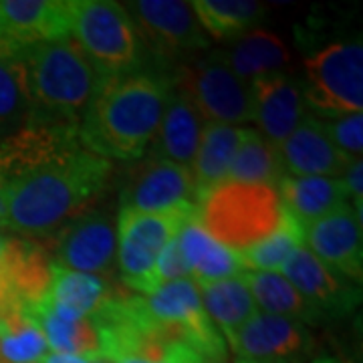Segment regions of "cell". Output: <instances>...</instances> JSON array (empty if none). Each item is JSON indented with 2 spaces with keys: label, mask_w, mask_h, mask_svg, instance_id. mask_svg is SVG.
Instances as JSON below:
<instances>
[{
  "label": "cell",
  "mask_w": 363,
  "mask_h": 363,
  "mask_svg": "<svg viewBox=\"0 0 363 363\" xmlns=\"http://www.w3.org/2000/svg\"><path fill=\"white\" fill-rule=\"evenodd\" d=\"M111 162L85 145L49 160L9 182L6 228L30 238L55 236L104 194Z\"/></svg>",
  "instance_id": "cell-1"
},
{
  "label": "cell",
  "mask_w": 363,
  "mask_h": 363,
  "mask_svg": "<svg viewBox=\"0 0 363 363\" xmlns=\"http://www.w3.org/2000/svg\"><path fill=\"white\" fill-rule=\"evenodd\" d=\"M172 77L166 73L109 75L79 123V140L105 160H142L166 111Z\"/></svg>",
  "instance_id": "cell-2"
},
{
  "label": "cell",
  "mask_w": 363,
  "mask_h": 363,
  "mask_svg": "<svg viewBox=\"0 0 363 363\" xmlns=\"http://www.w3.org/2000/svg\"><path fill=\"white\" fill-rule=\"evenodd\" d=\"M30 93V119L77 128L105 75L71 37L45 40L21 52Z\"/></svg>",
  "instance_id": "cell-3"
},
{
  "label": "cell",
  "mask_w": 363,
  "mask_h": 363,
  "mask_svg": "<svg viewBox=\"0 0 363 363\" xmlns=\"http://www.w3.org/2000/svg\"><path fill=\"white\" fill-rule=\"evenodd\" d=\"M194 220L216 242L242 255L281 228L285 208L272 186L226 180L198 202Z\"/></svg>",
  "instance_id": "cell-4"
},
{
  "label": "cell",
  "mask_w": 363,
  "mask_h": 363,
  "mask_svg": "<svg viewBox=\"0 0 363 363\" xmlns=\"http://www.w3.org/2000/svg\"><path fill=\"white\" fill-rule=\"evenodd\" d=\"M71 39L105 75L140 71L142 47L119 2L71 0Z\"/></svg>",
  "instance_id": "cell-5"
},
{
  "label": "cell",
  "mask_w": 363,
  "mask_h": 363,
  "mask_svg": "<svg viewBox=\"0 0 363 363\" xmlns=\"http://www.w3.org/2000/svg\"><path fill=\"white\" fill-rule=\"evenodd\" d=\"M192 216L194 208H172L162 212L121 208L116 224L121 285L145 297L160 252L178 238Z\"/></svg>",
  "instance_id": "cell-6"
},
{
  "label": "cell",
  "mask_w": 363,
  "mask_h": 363,
  "mask_svg": "<svg viewBox=\"0 0 363 363\" xmlns=\"http://www.w3.org/2000/svg\"><path fill=\"white\" fill-rule=\"evenodd\" d=\"M303 101L321 117L363 111L362 40L333 43L305 59Z\"/></svg>",
  "instance_id": "cell-7"
},
{
  "label": "cell",
  "mask_w": 363,
  "mask_h": 363,
  "mask_svg": "<svg viewBox=\"0 0 363 363\" xmlns=\"http://www.w3.org/2000/svg\"><path fill=\"white\" fill-rule=\"evenodd\" d=\"M172 85L192 104L204 123L238 128V123L252 119L250 83L236 77L220 57L182 67L172 77Z\"/></svg>",
  "instance_id": "cell-8"
},
{
  "label": "cell",
  "mask_w": 363,
  "mask_h": 363,
  "mask_svg": "<svg viewBox=\"0 0 363 363\" xmlns=\"http://www.w3.org/2000/svg\"><path fill=\"white\" fill-rule=\"evenodd\" d=\"M140 47L157 61L168 63L190 52L202 51L210 39L196 18L192 2L182 0H138L125 2Z\"/></svg>",
  "instance_id": "cell-9"
},
{
  "label": "cell",
  "mask_w": 363,
  "mask_h": 363,
  "mask_svg": "<svg viewBox=\"0 0 363 363\" xmlns=\"http://www.w3.org/2000/svg\"><path fill=\"white\" fill-rule=\"evenodd\" d=\"M143 305L154 321L178 333L206 359H228V345L210 321L200 286L192 279L160 286L156 293L143 297Z\"/></svg>",
  "instance_id": "cell-10"
},
{
  "label": "cell",
  "mask_w": 363,
  "mask_h": 363,
  "mask_svg": "<svg viewBox=\"0 0 363 363\" xmlns=\"http://www.w3.org/2000/svg\"><path fill=\"white\" fill-rule=\"evenodd\" d=\"M55 264L69 271L113 279L117 226L107 210H87L52 236Z\"/></svg>",
  "instance_id": "cell-11"
},
{
  "label": "cell",
  "mask_w": 363,
  "mask_h": 363,
  "mask_svg": "<svg viewBox=\"0 0 363 363\" xmlns=\"http://www.w3.org/2000/svg\"><path fill=\"white\" fill-rule=\"evenodd\" d=\"M200 202L192 172L168 160L145 157L128 172L119 206L138 212L196 208Z\"/></svg>",
  "instance_id": "cell-12"
},
{
  "label": "cell",
  "mask_w": 363,
  "mask_h": 363,
  "mask_svg": "<svg viewBox=\"0 0 363 363\" xmlns=\"http://www.w3.org/2000/svg\"><path fill=\"white\" fill-rule=\"evenodd\" d=\"M362 234V216L351 204L303 228L305 248L313 257L355 285H359L363 277Z\"/></svg>",
  "instance_id": "cell-13"
},
{
  "label": "cell",
  "mask_w": 363,
  "mask_h": 363,
  "mask_svg": "<svg viewBox=\"0 0 363 363\" xmlns=\"http://www.w3.org/2000/svg\"><path fill=\"white\" fill-rule=\"evenodd\" d=\"M228 351L242 359L301 363L311 355L313 335L295 319L259 311L236 333Z\"/></svg>",
  "instance_id": "cell-14"
},
{
  "label": "cell",
  "mask_w": 363,
  "mask_h": 363,
  "mask_svg": "<svg viewBox=\"0 0 363 363\" xmlns=\"http://www.w3.org/2000/svg\"><path fill=\"white\" fill-rule=\"evenodd\" d=\"M279 272L311 303L323 317V323L350 315L362 301L359 285L327 269L305 247L298 248Z\"/></svg>",
  "instance_id": "cell-15"
},
{
  "label": "cell",
  "mask_w": 363,
  "mask_h": 363,
  "mask_svg": "<svg viewBox=\"0 0 363 363\" xmlns=\"http://www.w3.org/2000/svg\"><path fill=\"white\" fill-rule=\"evenodd\" d=\"M0 33L16 52L71 37V0H2Z\"/></svg>",
  "instance_id": "cell-16"
},
{
  "label": "cell",
  "mask_w": 363,
  "mask_h": 363,
  "mask_svg": "<svg viewBox=\"0 0 363 363\" xmlns=\"http://www.w3.org/2000/svg\"><path fill=\"white\" fill-rule=\"evenodd\" d=\"M252 119L259 133L279 147L305 119V101L297 81L285 73H271L250 81Z\"/></svg>",
  "instance_id": "cell-17"
},
{
  "label": "cell",
  "mask_w": 363,
  "mask_h": 363,
  "mask_svg": "<svg viewBox=\"0 0 363 363\" xmlns=\"http://www.w3.org/2000/svg\"><path fill=\"white\" fill-rule=\"evenodd\" d=\"M283 176L343 178L351 157L341 154L321 128L319 119L305 117L297 130L277 147Z\"/></svg>",
  "instance_id": "cell-18"
},
{
  "label": "cell",
  "mask_w": 363,
  "mask_h": 363,
  "mask_svg": "<svg viewBox=\"0 0 363 363\" xmlns=\"http://www.w3.org/2000/svg\"><path fill=\"white\" fill-rule=\"evenodd\" d=\"M204 125V119L198 116L192 104L172 85L168 105L156 135L150 143L147 157L168 160L190 169L202 140Z\"/></svg>",
  "instance_id": "cell-19"
},
{
  "label": "cell",
  "mask_w": 363,
  "mask_h": 363,
  "mask_svg": "<svg viewBox=\"0 0 363 363\" xmlns=\"http://www.w3.org/2000/svg\"><path fill=\"white\" fill-rule=\"evenodd\" d=\"M277 192L285 212L301 228L351 204L341 178L325 176H283Z\"/></svg>",
  "instance_id": "cell-20"
},
{
  "label": "cell",
  "mask_w": 363,
  "mask_h": 363,
  "mask_svg": "<svg viewBox=\"0 0 363 363\" xmlns=\"http://www.w3.org/2000/svg\"><path fill=\"white\" fill-rule=\"evenodd\" d=\"M178 245L190 269V277L200 289L247 272L240 257L230 248L216 242L194 220V216L178 234Z\"/></svg>",
  "instance_id": "cell-21"
},
{
  "label": "cell",
  "mask_w": 363,
  "mask_h": 363,
  "mask_svg": "<svg viewBox=\"0 0 363 363\" xmlns=\"http://www.w3.org/2000/svg\"><path fill=\"white\" fill-rule=\"evenodd\" d=\"M117 283L109 277L85 274L57 267L52 262L51 285L45 303L55 311L71 317H91L113 295Z\"/></svg>",
  "instance_id": "cell-22"
},
{
  "label": "cell",
  "mask_w": 363,
  "mask_h": 363,
  "mask_svg": "<svg viewBox=\"0 0 363 363\" xmlns=\"http://www.w3.org/2000/svg\"><path fill=\"white\" fill-rule=\"evenodd\" d=\"M245 128L222 125V123H206L202 131V140L196 152L192 164L196 192L202 200L204 196L228 180V172L233 166L236 147L242 140Z\"/></svg>",
  "instance_id": "cell-23"
},
{
  "label": "cell",
  "mask_w": 363,
  "mask_h": 363,
  "mask_svg": "<svg viewBox=\"0 0 363 363\" xmlns=\"http://www.w3.org/2000/svg\"><path fill=\"white\" fill-rule=\"evenodd\" d=\"M45 335L52 353L99 359V337L89 317H71L55 311L45 301L28 315Z\"/></svg>",
  "instance_id": "cell-24"
},
{
  "label": "cell",
  "mask_w": 363,
  "mask_h": 363,
  "mask_svg": "<svg viewBox=\"0 0 363 363\" xmlns=\"http://www.w3.org/2000/svg\"><path fill=\"white\" fill-rule=\"evenodd\" d=\"M200 295L210 321L220 331L226 345H230L236 333L259 313L242 274L202 286Z\"/></svg>",
  "instance_id": "cell-25"
},
{
  "label": "cell",
  "mask_w": 363,
  "mask_h": 363,
  "mask_svg": "<svg viewBox=\"0 0 363 363\" xmlns=\"http://www.w3.org/2000/svg\"><path fill=\"white\" fill-rule=\"evenodd\" d=\"M250 295L262 313L295 319L303 325H321L323 317L281 272L247 271L242 274Z\"/></svg>",
  "instance_id": "cell-26"
},
{
  "label": "cell",
  "mask_w": 363,
  "mask_h": 363,
  "mask_svg": "<svg viewBox=\"0 0 363 363\" xmlns=\"http://www.w3.org/2000/svg\"><path fill=\"white\" fill-rule=\"evenodd\" d=\"M224 61L236 77L250 83L252 79L262 75L283 73V69L291 61V55L281 37L264 28H252L240 39H236V45Z\"/></svg>",
  "instance_id": "cell-27"
},
{
  "label": "cell",
  "mask_w": 363,
  "mask_h": 363,
  "mask_svg": "<svg viewBox=\"0 0 363 363\" xmlns=\"http://www.w3.org/2000/svg\"><path fill=\"white\" fill-rule=\"evenodd\" d=\"M192 9L208 39L218 40L240 39L267 13L264 4L250 0H194Z\"/></svg>",
  "instance_id": "cell-28"
},
{
  "label": "cell",
  "mask_w": 363,
  "mask_h": 363,
  "mask_svg": "<svg viewBox=\"0 0 363 363\" xmlns=\"http://www.w3.org/2000/svg\"><path fill=\"white\" fill-rule=\"evenodd\" d=\"M30 119V93L21 52H0V140Z\"/></svg>",
  "instance_id": "cell-29"
},
{
  "label": "cell",
  "mask_w": 363,
  "mask_h": 363,
  "mask_svg": "<svg viewBox=\"0 0 363 363\" xmlns=\"http://www.w3.org/2000/svg\"><path fill=\"white\" fill-rule=\"evenodd\" d=\"M228 180L245 184H264L277 188L283 180V169L277 147L269 143L257 130H247L236 147Z\"/></svg>",
  "instance_id": "cell-30"
},
{
  "label": "cell",
  "mask_w": 363,
  "mask_h": 363,
  "mask_svg": "<svg viewBox=\"0 0 363 363\" xmlns=\"http://www.w3.org/2000/svg\"><path fill=\"white\" fill-rule=\"evenodd\" d=\"M212 362L200 355L186 341L164 333H143L109 355L105 363H204Z\"/></svg>",
  "instance_id": "cell-31"
},
{
  "label": "cell",
  "mask_w": 363,
  "mask_h": 363,
  "mask_svg": "<svg viewBox=\"0 0 363 363\" xmlns=\"http://www.w3.org/2000/svg\"><path fill=\"white\" fill-rule=\"evenodd\" d=\"M303 247H305L303 228L285 212V220L277 233L264 238L259 245L245 250L238 257L247 271L279 272L285 267L286 260Z\"/></svg>",
  "instance_id": "cell-32"
},
{
  "label": "cell",
  "mask_w": 363,
  "mask_h": 363,
  "mask_svg": "<svg viewBox=\"0 0 363 363\" xmlns=\"http://www.w3.org/2000/svg\"><path fill=\"white\" fill-rule=\"evenodd\" d=\"M47 353L45 335L30 317L0 319V363H40Z\"/></svg>",
  "instance_id": "cell-33"
},
{
  "label": "cell",
  "mask_w": 363,
  "mask_h": 363,
  "mask_svg": "<svg viewBox=\"0 0 363 363\" xmlns=\"http://www.w3.org/2000/svg\"><path fill=\"white\" fill-rule=\"evenodd\" d=\"M321 128L327 133L329 142L337 147L341 154L351 160L362 157L363 150V113H350V116L319 119Z\"/></svg>",
  "instance_id": "cell-34"
},
{
  "label": "cell",
  "mask_w": 363,
  "mask_h": 363,
  "mask_svg": "<svg viewBox=\"0 0 363 363\" xmlns=\"http://www.w3.org/2000/svg\"><path fill=\"white\" fill-rule=\"evenodd\" d=\"M180 279H192V277H190V269H188L184 255H182L178 238H176L160 252L156 264H154V271H152V277H150L147 295L156 293L160 286L168 285L172 281H180Z\"/></svg>",
  "instance_id": "cell-35"
},
{
  "label": "cell",
  "mask_w": 363,
  "mask_h": 363,
  "mask_svg": "<svg viewBox=\"0 0 363 363\" xmlns=\"http://www.w3.org/2000/svg\"><path fill=\"white\" fill-rule=\"evenodd\" d=\"M6 196H9V178L0 168V228H6Z\"/></svg>",
  "instance_id": "cell-36"
},
{
  "label": "cell",
  "mask_w": 363,
  "mask_h": 363,
  "mask_svg": "<svg viewBox=\"0 0 363 363\" xmlns=\"http://www.w3.org/2000/svg\"><path fill=\"white\" fill-rule=\"evenodd\" d=\"M309 363H343V362H339L337 357H333V355H317V357H313Z\"/></svg>",
  "instance_id": "cell-37"
},
{
  "label": "cell",
  "mask_w": 363,
  "mask_h": 363,
  "mask_svg": "<svg viewBox=\"0 0 363 363\" xmlns=\"http://www.w3.org/2000/svg\"><path fill=\"white\" fill-rule=\"evenodd\" d=\"M234 363H289V362H259V359H242V357H236Z\"/></svg>",
  "instance_id": "cell-38"
},
{
  "label": "cell",
  "mask_w": 363,
  "mask_h": 363,
  "mask_svg": "<svg viewBox=\"0 0 363 363\" xmlns=\"http://www.w3.org/2000/svg\"><path fill=\"white\" fill-rule=\"evenodd\" d=\"M0 52H16V51H13L9 45H6V40L2 39V33H0Z\"/></svg>",
  "instance_id": "cell-39"
},
{
  "label": "cell",
  "mask_w": 363,
  "mask_h": 363,
  "mask_svg": "<svg viewBox=\"0 0 363 363\" xmlns=\"http://www.w3.org/2000/svg\"><path fill=\"white\" fill-rule=\"evenodd\" d=\"M6 240H9V234H4L2 230H0V252H2L4 247H6Z\"/></svg>",
  "instance_id": "cell-40"
},
{
  "label": "cell",
  "mask_w": 363,
  "mask_h": 363,
  "mask_svg": "<svg viewBox=\"0 0 363 363\" xmlns=\"http://www.w3.org/2000/svg\"><path fill=\"white\" fill-rule=\"evenodd\" d=\"M204 363H230L228 359H212V362H204Z\"/></svg>",
  "instance_id": "cell-41"
}]
</instances>
